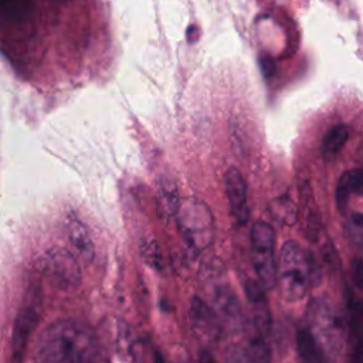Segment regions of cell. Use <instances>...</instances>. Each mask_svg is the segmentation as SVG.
<instances>
[{"instance_id":"1","label":"cell","mask_w":363,"mask_h":363,"mask_svg":"<svg viewBox=\"0 0 363 363\" xmlns=\"http://www.w3.org/2000/svg\"><path fill=\"white\" fill-rule=\"evenodd\" d=\"M98 354L95 332L85 323L61 319L48 325L38 337V363H92Z\"/></svg>"},{"instance_id":"2","label":"cell","mask_w":363,"mask_h":363,"mask_svg":"<svg viewBox=\"0 0 363 363\" xmlns=\"http://www.w3.org/2000/svg\"><path fill=\"white\" fill-rule=\"evenodd\" d=\"M306 330L325 363H335L345 347L346 328L342 313L332 301L319 298L311 302L306 312Z\"/></svg>"},{"instance_id":"3","label":"cell","mask_w":363,"mask_h":363,"mask_svg":"<svg viewBox=\"0 0 363 363\" xmlns=\"http://www.w3.org/2000/svg\"><path fill=\"white\" fill-rule=\"evenodd\" d=\"M315 281V262L309 251L295 241H286L277 261V284L289 302L301 301Z\"/></svg>"},{"instance_id":"4","label":"cell","mask_w":363,"mask_h":363,"mask_svg":"<svg viewBox=\"0 0 363 363\" xmlns=\"http://www.w3.org/2000/svg\"><path fill=\"white\" fill-rule=\"evenodd\" d=\"M204 281L208 285L210 308L218 318L223 329L237 332L244 326V315L240 299L228 281L224 279V268L213 261L204 268Z\"/></svg>"},{"instance_id":"5","label":"cell","mask_w":363,"mask_h":363,"mask_svg":"<svg viewBox=\"0 0 363 363\" xmlns=\"http://www.w3.org/2000/svg\"><path fill=\"white\" fill-rule=\"evenodd\" d=\"M174 217L182 238L191 250L203 251L213 244L216 225L206 203L193 197L180 200Z\"/></svg>"},{"instance_id":"6","label":"cell","mask_w":363,"mask_h":363,"mask_svg":"<svg viewBox=\"0 0 363 363\" xmlns=\"http://www.w3.org/2000/svg\"><path fill=\"white\" fill-rule=\"evenodd\" d=\"M251 259L262 288H272L277 284V259H275V234L272 227L265 221H255L250 233Z\"/></svg>"},{"instance_id":"7","label":"cell","mask_w":363,"mask_h":363,"mask_svg":"<svg viewBox=\"0 0 363 363\" xmlns=\"http://www.w3.org/2000/svg\"><path fill=\"white\" fill-rule=\"evenodd\" d=\"M41 271L60 289H69L81 282V268L75 257L62 248H52L44 254Z\"/></svg>"},{"instance_id":"8","label":"cell","mask_w":363,"mask_h":363,"mask_svg":"<svg viewBox=\"0 0 363 363\" xmlns=\"http://www.w3.org/2000/svg\"><path fill=\"white\" fill-rule=\"evenodd\" d=\"M224 187L228 199L230 210L238 224H245L250 218V206L247 194V183L241 172L230 167L224 174Z\"/></svg>"},{"instance_id":"9","label":"cell","mask_w":363,"mask_h":363,"mask_svg":"<svg viewBox=\"0 0 363 363\" xmlns=\"http://www.w3.org/2000/svg\"><path fill=\"white\" fill-rule=\"evenodd\" d=\"M190 319L196 332L208 340H218L223 326L210 308L201 298L194 296L190 302Z\"/></svg>"},{"instance_id":"10","label":"cell","mask_w":363,"mask_h":363,"mask_svg":"<svg viewBox=\"0 0 363 363\" xmlns=\"http://www.w3.org/2000/svg\"><path fill=\"white\" fill-rule=\"evenodd\" d=\"M244 289L247 299L251 305V325H254L265 335H269L271 313L264 295V288L259 285L258 281L247 279L244 284Z\"/></svg>"},{"instance_id":"11","label":"cell","mask_w":363,"mask_h":363,"mask_svg":"<svg viewBox=\"0 0 363 363\" xmlns=\"http://www.w3.org/2000/svg\"><path fill=\"white\" fill-rule=\"evenodd\" d=\"M37 323V315L33 309H23L17 319H16V326H14V333H13V354L14 360L20 362L21 354L24 353L27 340Z\"/></svg>"},{"instance_id":"12","label":"cell","mask_w":363,"mask_h":363,"mask_svg":"<svg viewBox=\"0 0 363 363\" xmlns=\"http://www.w3.org/2000/svg\"><path fill=\"white\" fill-rule=\"evenodd\" d=\"M68 237L72 248L85 262L92 261L94 258V242L88 228L78 218H71L68 223Z\"/></svg>"},{"instance_id":"13","label":"cell","mask_w":363,"mask_h":363,"mask_svg":"<svg viewBox=\"0 0 363 363\" xmlns=\"http://www.w3.org/2000/svg\"><path fill=\"white\" fill-rule=\"evenodd\" d=\"M268 335L257 329L254 325L248 328L247 332V347L244 349L251 363H269L271 352L267 340Z\"/></svg>"},{"instance_id":"14","label":"cell","mask_w":363,"mask_h":363,"mask_svg":"<svg viewBox=\"0 0 363 363\" xmlns=\"http://www.w3.org/2000/svg\"><path fill=\"white\" fill-rule=\"evenodd\" d=\"M362 187V173L360 169L346 170L337 180L336 186V204L339 211H345L349 199L353 194L360 193Z\"/></svg>"},{"instance_id":"15","label":"cell","mask_w":363,"mask_h":363,"mask_svg":"<svg viewBox=\"0 0 363 363\" xmlns=\"http://www.w3.org/2000/svg\"><path fill=\"white\" fill-rule=\"evenodd\" d=\"M180 196L172 180H162L157 187V213L163 220L176 216L180 204Z\"/></svg>"},{"instance_id":"16","label":"cell","mask_w":363,"mask_h":363,"mask_svg":"<svg viewBox=\"0 0 363 363\" xmlns=\"http://www.w3.org/2000/svg\"><path fill=\"white\" fill-rule=\"evenodd\" d=\"M349 135H350V129L347 125H343V123L332 126L325 133L323 140H322V155H323L325 160L330 162L335 157H337V155L346 145Z\"/></svg>"},{"instance_id":"17","label":"cell","mask_w":363,"mask_h":363,"mask_svg":"<svg viewBox=\"0 0 363 363\" xmlns=\"http://www.w3.org/2000/svg\"><path fill=\"white\" fill-rule=\"evenodd\" d=\"M34 11V0H0V16L13 21L24 23Z\"/></svg>"},{"instance_id":"18","label":"cell","mask_w":363,"mask_h":363,"mask_svg":"<svg viewBox=\"0 0 363 363\" xmlns=\"http://www.w3.org/2000/svg\"><path fill=\"white\" fill-rule=\"evenodd\" d=\"M269 213L274 220L284 225H294L298 221V208L295 203L286 196L274 199L269 203Z\"/></svg>"},{"instance_id":"19","label":"cell","mask_w":363,"mask_h":363,"mask_svg":"<svg viewBox=\"0 0 363 363\" xmlns=\"http://www.w3.org/2000/svg\"><path fill=\"white\" fill-rule=\"evenodd\" d=\"M296 347L301 363H325L322 353L312 340L306 328H301L296 333Z\"/></svg>"},{"instance_id":"20","label":"cell","mask_w":363,"mask_h":363,"mask_svg":"<svg viewBox=\"0 0 363 363\" xmlns=\"http://www.w3.org/2000/svg\"><path fill=\"white\" fill-rule=\"evenodd\" d=\"M346 231L347 235L350 238V241L356 245H359L362 242V231H363V220H362V214L359 211L353 213L346 224Z\"/></svg>"},{"instance_id":"21","label":"cell","mask_w":363,"mask_h":363,"mask_svg":"<svg viewBox=\"0 0 363 363\" xmlns=\"http://www.w3.org/2000/svg\"><path fill=\"white\" fill-rule=\"evenodd\" d=\"M225 363H251L241 346L230 345L225 350Z\"/></svg>"},{"instance_id":"22","label":"cell","mask_w":363,"mask_h":363,"mask_svg":"<svg viewBox=\"0 0 363 363\" xmlns=\"http://www.w3.org/2000/svg\"><path fill=\"white\" fill-rule=\"evenodd\" d=\"M143 254H145V258L149 261V262H157L159 259V255H157V247H156V242H147L143 248ZM146 261V262H147Z\"/></svg>"},{"instance_id":"23","label":"cell","mask_w":363,"mask_h":363,"mask_svg":"<svg viewBox=\"0 0 363 363\" xmlns=\"http://www.w3.org/2000/svg\"><path fill=\"white\" fill-rule=\"evenodd\" d=\"M274 68H275L274 61H272L269 57H262V58H261V69H262V72H264L265 77L274 75Z\"/></svg>"},{"instance_id":"24","label":"cell","mask_w":363,"mask_h":363,"mask_svg":"<svg viewBox=\"0 0 363 363\" xmlns=\"http://www.w3.org/2000/svg\"><path fill=\"white\" fill-rule=\"evenodd\" d=\"M199 363H217V360L207 350H201L199 356Z\"/></svg>"},{"instance_id":"25","label":"cell","mask_w":363,"mask_h":363,"mask_svg":"<svg viewBox=\"0 0 363 363\" xmlns=\"http://www.w3.org/2000/svg\"><path fill=\"white\" fill-rule=\"evenodd\" d=\"M155 363H166L164 357L162 356V353H160L159 350H156V352H155Z\"/></svg>"},{"instance_id":"26","label":"cell","mask_w":363,"mask_h":363,"mask_svg":"<svg viewBox=\"0 0 363 363\" xmlns=\"http://www.w3.org/2000/svg\"><path fill=\"white\" fill-rule=\"evenodd\" d=\"M60 1H67V0H60Z\"/></svg>"}]
</instances>
